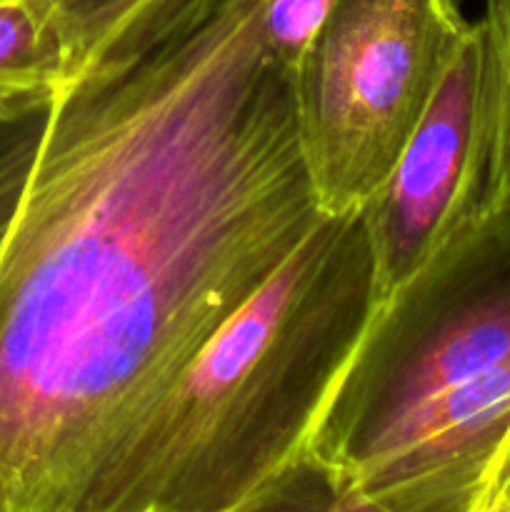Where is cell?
I'll return each mask as SVG.
<instances>
[{"instance_id":"cell-1","label":"cell","mask_w":510,"mask_h":512,"mask_svg":"<svg viewBox=\"0 0 510 512\" xmlns=\"http://www.w3.org/2000/svg\"><path fill=\"white\" fill-rule=\"evenodd\" d=\"M265 3L193 5L0 120V512H90L185 365L325 218Z\"/></svg>"},{"instance_id":"cell-2","label":"cell","mask_w":510,"mask_h":512,"mask_svg":"<svg viewBox=\"0 0 510 512\" xmlns=\"http://www.w3.org/2000/svg\"><path fill=\"white\" fill-rule=\"evenodd\" d=\"M375 305L363 210L325 215L185 365L90 512L335 510L308 443Z\"/></svg>"},{"instance_id":"cell-3","label":"cell","mask_w":510,"mask_h":512,"mask_svg":"<svg viewBox=\"0 0 510 512\" xmlns=\"http://www.w3.org/2000/svg\"><path fill=\"white\" fill-rule=\"evenodd\" d=\"M508 360L510 198L475 215L375 305L308 443L335 510L355 470L410 410Z\"/></svg>"},{"instance_id":"cell-4","label":"cell","mask_w":510,"mask_h":512,"mask_svg":"<svg viewBox=\"0 0 510 512\" xmlns=\"http://www.w3.org/2000/svg\"><path fill=\"white\" fill-rule=\"evenodd\" d=\"M473 20L458 0H338L293 65L323 215L358 213L423 120Z\"/></svg>"},{"instance_id":"cell-5","label":"cell","mask_w":510,"mask_h":512,"mask_svg":"<svg viewBox=\"0 0 510 512\" xmlns=\"http://www.w3.org/2000/svg\"><path fill=\"white\" fill-rule=\"evenodd\" d=\"M485 168V43L473 20L423 120L363 208L375 303L483 213Z\"/></svg>"},{"instance_id":"cell-6","label":"cell","mask_w":510,"mask_h":512,"mask_svg":"<svg viewBox=\"0 0 510 512\" xmlns=\"http://www.w3.org/2000/svg\"><path fill=\"white\" fill-rule=\"evenodd\" d=\"M510 430V360L410 410L360 465L340 510L475 512Z\"/></svg>"},{"instance_id":"cell-7","label":"cell","mask_w":510,"mask_h":512,"mask_svg":"<svg viewBox=\"0 0 510 512\" xmlns=\"http://www.w3.org/2000/svg\"><path fill=\"white\" fill-rule=\"evenodd\" d=\"M203 3L208 0H50L65 50V80L105 55L160 38L185 10Z\"/></svg>"},{"instance_id":"cell-8","label":"cell","mask_w":510,"mask_h":512,"mask_svg":"<svg viewBox=\"0 0 510 512\" xmlns=\"http://www.w3.org/2000/svg\"><path fill=\"white\" fill-rule=\"evenodd\" d=\"M65 80L50 0H0V120L30 113Z\"/></svg>"},{"instance_id":"cell-9","label":"cell","mask_w":510,"mask_h":512,"mask_svg":"<svg viewBox=\"0 0 510 512\" xmlns=\"http://www.w3.org/2000/svg\"><path fill=\"white\" fill-rule=\"evenodd\" d=\"M485 168L483 210L510 198V0H485Z\"/></svg>"},{"instance_id":"cell-10","label":"cell","mask_w":510,"mask_h":512,"mask_svg":"<svg viewBox=\"0 0 510 512\" xmlns=\"http://www.w3.org/2000/svg\"><path fill=\"white\" fill-rule=\"evenodd\" d=\"M475 512H510V430L490 465Z\"/></svg>"}]
</instances>
